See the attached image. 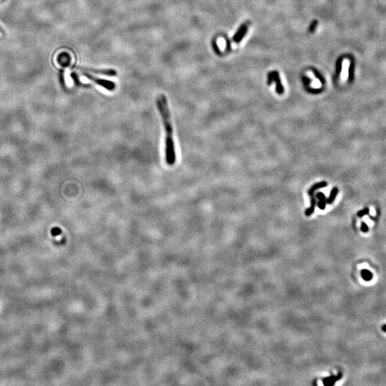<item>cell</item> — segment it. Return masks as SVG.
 I'll return each mask as SVG.
<instances>
[{
  "label": "cell",
  "instance_id": "obj_15",
  "mask_svg": "<svg viewBox=\"0 0 386 386\" xmlns=\"http://www.w3.org/2000/svg\"><path fill=\"white\" fill-rule=\"evenodd\" d=\"M306 90L309 92L313 93V94H318L322 92L323 89L322 88L321 89H313V88H308V87H306Z\"/></svg>",
  "mask_w": 386,
  "mask_h": 386
},
{
  "label": "cell",
  "instance_id": "obj_8",
  "mask_svg": "<svg viewBox=\"0 0 386 386\" xmlns=\"http://www.w3.org/2000/svg\"><path fill=\"white\" fill-rule=\"evenodd\" d=\"M58 62L61 65L67 67L70 64V57L67 54H62L58 57Z\"/></svg>",
  "mask_w": 386,
  "mask_h": 386
},
{
  "label": "cell",
  "instance_id": "obj_4",
  "mask_svg": "<svg viewBox=\"0 0 386 386\" xmlns=\"http://www.w3.org/2000/svg\"><path fill=\"white\" fill-rule=\"evenodd\" d=\"M341 378H342L341 372H339L338 375H331L330 376V377L325 378L324 379L322 380V383H323V385L325 386H332L335 385L336 382L339 381L340 379H341Z\"/></svg>",
  "mask_w": 386,
  "mask_h": 386
},
{
  "label": "cell",
  "instance_id": "obj_7",
  "mask_svg": "<svg viewBox=\"0 0 386 386\" xmlns=\"http://www.w3.org/2000/svg\"><path fill=\"white\" fill-rule=\"evenodd\" d=\"M327 186H328V182H326L325 181H322V182L315 183V184L313 185V186L309 189L308 191H307V194H308L309 195H310L311 197H312L313 195V193H314L317 190H318V189L326 188Z\"/></svg>",
  "mask_w": 386,
  "mask_h": 386
},
{
  "label": "cell",
  "instance_id": "obj_2",
  "mask_svg": "<svg viewBox=\"0 0 386 386\" xmlns=\"http://www.w3.org/2000/svg\"><path fill=\"white\" fill-rule=\"evenodd\" d=\"M85 77H87V79L92 81L93 82H95L97 85H98L101 87H104L106 89L110 91H112L115 89V84H114L113 82L112 81H109V80L107 79H100V78H97L95 77L94 76L92 75H89L88 74H85Z\"/></svg>",
  "mask_w": 386,
  "mask_h": 386
},
{
  "label": "cell",
  "instance_id": "obj_17",
  "mask_svg": "<svg viewBox=\"0 0 386 386\" xmlns=\"http://www.w3.org/2000/svg\"><path fill=\"white\" fill-rule=\"evenodd\" d=\"M314 74H315V76H316L317 78H318V79L319 80H320V81L321 82V83H322V84H325V79H324V78L322 77V76L321 75V74H320V73H319L318 72H317L316 70H315V71H314Z\"/></svg>",
  "mask_w": 386,
  "mask_h": 386
},
{
  "label": "cell",
  "instance_id": "obj_13",
  "mask_svg": "<svg viewBox=\"0 0 386 386\" xmlns=\"http://www.w3.org/2000/svg\"><path fill=\"white\" fill-rule=\"evenodd\" d=\"M342 62H343V57H341L338 60L337 64H336V76H339L342 70Z\"/></svg>",
  "mask_w": 386,
  "mask_h": 386
},
{
  "label": "cell",
  "instance_id": "obj_11",
  "mask_svg": "<svg viewBox=\"0 0 386 386\" xmlns=\"http://www.w3.org/2000/svg\"><path fill=\"white\" fill-rule=\"evenodd\" d=\"M361 275L364 280L366 281H370L372 279V274L371 272H370L368 270H362L361 271Z\"/></svg>",
  "mask_w": 386,
  "mask_h": 386
},
{
  "label": "cell",
  "instance_id": "obj_14",
  "mask_svg": "<svg viewBox=\"0 0 386 386\" xmlns=\"http://www.w3.org/2000/svg\"><path fill=\"white\" fill-rule=\"evenodd\" d=\"M317 26H318V21H317V20H314V21H313V22H312V24H310V28H309V31L311 33H313V32H315V30H316Z\"/></svg>",
  "mask_w": 386,
  "mask_h": 386
},
{
  "label": "cell",
  "instance_id": "obj_21",
  "mask_svg": "<svg viewBox=\"0 0 386 386\" xmlns=\"http://www.w3.org/2000/svg\"><path fill=\"white\" fill-rule=\"evenodd\" d=\"M370 209H371V210H370V213H371V214L372 213V215H375V210H374V208L371 207Z\"/></svg>",
  "mask_w": 386,
  "mask_h": 386
},
{
  "label": "cell",
  "instance_id": "obj_5",
  "mask_svg": "<svg viewBox=\"0 0 386 386\" xmlns=\"http://www.w3.org/2000/svg\"><path fill=\"white\" fill-rule=\"evenodd\" d=\"M89 71L93 72V73H96V74H104V75H107V76H115L117 75V71L114 70H112V69H90Z\"/></svg>",
  "mask_w": 386,
  "mask_h": 386
},
{
  "label": "cell",
  "instance_id": "obj_20",
  "mask_svg": "<svg viewBox=\"0 0 386 386\" xmlns=\"http://www.w3.org/2000/svg\"><path fill=\"white\" fill-rule=\"evenodd\" d=\"M60 233V230H59V229H54V230H53L52 231V234L54 236L57 235H59Z\"/></svg>",
  "mask_w": 386,
  "mask_h": 386
},
{
  "label": "cell",
  "instance_id": "obj_6",
  "mask_svg": "<svg viewBox=\"0 0 386 386\" xmlns=\"http://www.w3.org/2000/svg\"><path fill=\"white\" fill-rule=\"evenodd\" d=\"M317 199H318L319 201L317 202V205L318 208L321 210H324L326 207L327 204V199L325 196V195L322 192H318L316 195Z\"/></svg>",
  "mask_w": 386,
  "mask_h": 386
},
{
  "label": "cell",
  "instance_id": "obj_22",
  "mask_svg": "<svg viewBox=\"0 0 386 386\" xmlns=\"http://www.w3.org/2000/svg\"><path fill=\"white\" fill-rule=\"evenodd\" d=\"M382 330H383V331L386 332V325H384L382 327Z\"/></svg>",
  "mask_w": 386,
  "mask_h": 386
},
{
  "label": "cell",
  "instance_id": "obj_18",
  "mask_svg": "<svg viewBox=\"0 0 386 386\" xmlns=\"http://www.w3.org/2000/svg\"><path fill=\"white\" fill-rule=\"evenodd\" d=\"M361 230L363 231V232H367L368 231V226L366 223H363L362 225H361Z\"/></svg>",
  "mask_w": 386,
  "mask_h": 386
},
{
  "label": "cell",
  "instance_id": "obj_3",
  "mask_svg": "<svg viewBox=\"0 0 386 386\" xmlns=\"http://www.w3.org/2000/svg\"><path fill=\"white\" fill-rule=\"evenodd\" d=\"M273 81L275 82L277 84V87H276L277 92L280 95L282 94L284 92V89L281 84V81H280V77H279V74L278 73V72L276 71H274L271 72L270 74H268V77H267V85H270Z\"/></svg>",
  "mask_w": 386,
  "mask_h": 386
},
{
  "label": "cell",
  "instance_id": "obj_12",
  "mask_svg": "<svg viewBox=\"0 0 386 386\" xmlns=\"http://www.w3.org/2000/svg\"><path fill=\"white\" fill-rule=\"evenodd\" d=\"M354 70H355V64L354 62H351L350 64L349 70H348V80L349 82H351L354 77Z\"/></svg>",
  "mask_w": 386,
  "mask_h": 386
},
{
  "label": "cell",
  "instance_id": "obj_10",
  "mask_svg": "<svg viewBox=\"0 0 386 386\" xmlns=\"http://www.w3.org/2000/svg\"><path fill=\"white\" fill-rule=\"evenodd\" d=\"M338 193V189L337 188H332L331 192H330L329 198L327 199V204H331L332 202H334V200H335Z\"/></svg>",
  "mask_w": 386,
  "mask_h": 386
},
{
  "label": "cell",
  "instance_id": "obj_1",
  "mask_svg": "<svg viewBox=\"0 0 386 386\" xmlns=\"http://www.w3.org/2000/svg\"><path fill=\"white\" fill-rule=\"evenodd\" d=\"M157 107L163 122L165 131V160L168 165H173L176 161L175 142L173 139V129L170 120L167 97L160 95L157 98Z\"/></svg>",
  "mask_w": 386,
  "mask_h": 386
},
{
  "label": "cell",
  "instance_id": "obj_9",
  "mask_svg": "<svg viewBox=\"0 0 386 386\" xmlns=\"http://www.w3.org/2000/svg\"><path fill=\"white\" fill-rule=\"evenodd\" d=\"M316 204H317L316 200H315V198H313V197L312 196V198H311V205H310V207H308V208H307L306 210H305V215H306L307 217H310V216L313 213H314L315 209V206H316Z\"/></svg>",
  "mask_w": 386,
  "mask_h": 386
},
{
  "label": "cell",
  "instance_id": "obj_19",
  "mask_svg": "<svg viewBox=\"0 0 386 386\" xmlns=\"http://www.w3.org/2000/svg\"><path fill=\"white\" fill-rule=\"evenodd\" d=\"M303 80L304 83H305V85L306 86L310 85V79L309 78H307V77H304V78H303Z\"/></svg>",
  "mask_w": 386,
  "mask_h": 386
},
{
  "label": "cell",
  "instance_id": "obj_16",
  "mask_svg": "<svg viewBox=\"0 0 386 386\" xmlns=\"http://www.w3.org/2000/svg\"><path fill=\"white\" fill-rule=\"evenodd\" d=\"M368 213H369V209H368V208H367V207H366V208H365L364 210H360V211H359L358 213V216L359 217H363L364 215H366V214H368Z\"/></svg>",
  "mask_w": 386,
  "mask_h": 386
}]
</instances>
